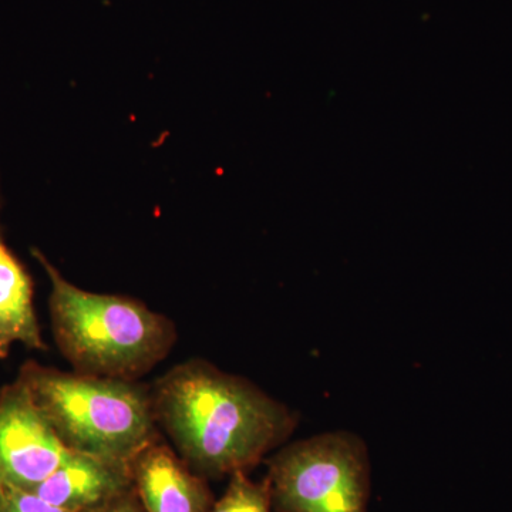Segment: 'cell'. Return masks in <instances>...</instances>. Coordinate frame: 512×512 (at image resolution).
Instances as JSON below:
<instances>
[{
	"mask_svg": "<svg viewBox=\"0 0 512 512\" xmlns=\"http://www.w3.org/2000/svg\"><path fill=\"white\" fill-rule=\"evenodd\" d=\"M150 393L157 424L204 478L248 473L298 426L285 404L202 360L174 367Z\"/></svg>",
	"mask_w": 512,
	"mask_h": 512,
	"instance_id": "cell-1",
	"label": "cell"
},
{
	"mask_svg": "<svg viewBox=\"0 0 512 512\" xmlns=\"http://www.w3.org/2000/svg\"><path fill=\"white\" fill-rule=\"evenodd\" d=\"M52 284L50 315L57 346L84 376L136 382L170 353L173 322L136 299L77 288L33 251Z\"/></svg>",
	"mask_w": 512,
	"mask_h": 512,
	"instance_id": "cell-2",
	"label": "cell"
},
{
	"mask_svg": "<svg viewBox=\"0 0 512 512\" xmlns=\"http://www.w3.org/2000/svg\"><path fill=\"white\" fill-rule=\"evenodd\" d=\"M18 380L74 453L131 464L160 439L150 390L136 382L70 375L36 363L23 366Z\"/></svg>",
	"mask_w": 512,
	"mask_h": 512,
	"instance_id": "cell-3",
	"label": "cell"
},
{
	"mask_svg": "<svg viewBox=\"0 0 512 512\" xmlns=\"http://www.w3.org/2000/svg\"><path fill=\"white\" fill-rule=\"evenodd\" d=\"M266 464L276 512H369L372 466L365 441L355 433L295 441Z\"/></svg>",
	"mask_w": 512,
	"mask_h": 512,
	"instance_id": "cell-4",
	"label": "cell"
},
{
	"mask_svg": "<svg viewBox=\"0 0 512 512\" xmlns=\"http://www.w3.org/2000/svg\"><path fill=\"white\" fill-rule=\"evenodd\" d=\"M72 454L16 380L0 393V484L30 491Z\"/></svg>",
	"mask_w": 512,
	"mask_h": 512,
	"instance_id": "cell-5",
	"label": "cell"
},
{
	"mask_svg": "<svg viewBox=\"0 0 512 512\" xmlns=\"http://www.w3.org/2000/svg\"><path fill=\"white\" fill-rule=\"evenodd\" d=\"M131 476L146 512H210L214 505L205 478L160 439L134 458Z\"/></svg>",
	"mask_w": 512,
	"mask_h": 512,
	"instance_id": "cell-6",
	"label": "cell"
},
{
	"mask_svg": "<svg viewBox=\"0 0 512 512\" xmlns=\"http://www.w3.org/2000/svg\"><path fill=\"white\" fill-rule=\"evenodd\" d=\"M133 490L131 464L89 454H70L30 493L72 512H87Z\"/></svg>",
	"mask_w": 512,
	"mask_h": 512,
	"instance_id": "cell-7",
	"label": "cell"
},
{
	"mask_svg": "<svg viewBox=\"0 0 512 512\" xmlns=\"http://www.w3.org/2000/svg\"><path fill=\"white\" fill-rule=\"evenodd\" d=\"M16 343L46 350L33 303V282L0 234V359Z\"/></svg>",
	"mask_w": 512,
	"mask_h": 512,
	"instance_id": "cell-8",
	"label": "cell"
},
{
	"mask_svg": "<svg viewBox=\"0 0 512 512\" xmlns=\"http://www.w3.org/2000/svg\"><path fill=\"white\" fill-rule=\"evenodd\" d=\"M210 512H272L268 480L254 481L247 471H237L229 476L227 490Z\"/></svg>",
	"mask_w": 512,
	"mask_h": 512,
	"instance_id": "cell-9",
	"label": "cell"
},
{
	"mask_svg": "<svg viewBox=\"0 0 512 512\" xmlns=\"http://www.w3.org/2000/svg\"><path fill=\"white\" fill-rule=\"evenodd\" d=\"M0 512H72L46 503L30 491L6 488L5 497L0 504Z\"/></svg>",
	"mask_w": 512,
	"mask_h": 512,
	"instance_id": "cell-10",
	"label": "cell"
},
{
	"mask_svg": "<svg viewBox=\"0 0 512 512\" xmlns=\"http://www.w3.org/2000/svg\"><path fill=\"white\" fill-rule=\"evenodd\" d=\"M87 512H143V507H141L133 488L127 494L121 495V497L110 501L103 507L94 508V510Z\"/></svg>",
	"mask_w": 512,
	"mask_h": 512,
	"instance_id": "cell-11",
	"label": "cell"
},
{
	"mask_svg": "<svg viewBox=\"0 0 512 512\" xmlns=\"http://www.w3.org/2000/svg\"><path fill=\"white\" fill-rule=\"evenodd\" d=\"M6 487L0 484V504H2L3 497H5Z\"/></svg>",
	"mask_w": 512,
	"mask_h": 512,
	"instance_id": "cell-12",
	"label": "cell"
}]
</instances>
